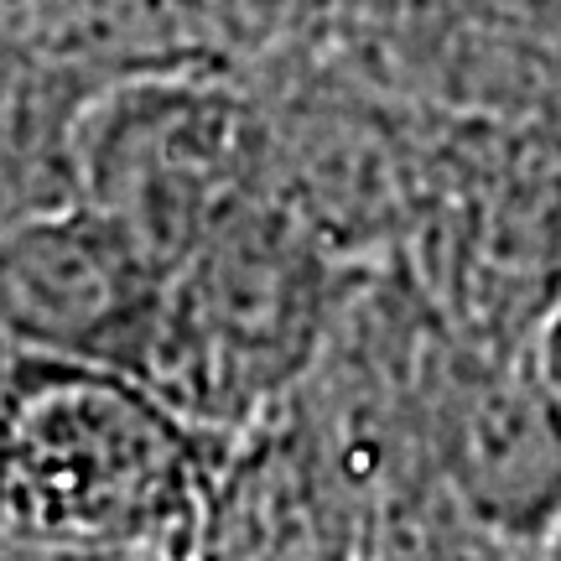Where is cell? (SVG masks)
Returning <instances> with one entry per match:
<instances>
[{"label": "cell", "instance_id": "2", "mask_svg": "<svg viewBox=\"0 0 561 561\" xmlns=\"http://www.w3.org/2000/svg\"><path fill=\"white\" fill-rule=\"evenodd\" d=\"M359 271L276 193H255L157 280L125 380L224 453L291 396Z\"/></svg>", "mask_w": 561, "mask_h": 561}, {"label": "cell", "instance_id": "6", "mask_svg": "<svg viewBox=\"0 0 561 561\" xmlns=\"http://www.w3.org/2000/svg\"><path fill=\"white\" fill-rule=\"evenodd\" d=\"M536 364H541L546 390H551V396H557V405H561V307L551 312V322H546L541 339H536Z\"/></svg>", "mask_w": 561, "mask_h": 561}, {"label": "cell", "instance_id": "7", "mask_svg": "<svg viewBox=\"0 0 561 561\" xmlns=\"http://www.w3.org/2000/svg\"><path fill=\"white\" fill-rule=\"evenodd\" d=\"M530 561H561V530H557V536H551V541H546V546H541V551H536V557H530Z\"/></svg>", "mask_w": 561, "mask_h": 561}, {"label": "cell", "instance_id": "4", "mask_svg": "<svg viewBox=\"0 0 561 561\" xmlns=\"http://www.w3.org/2000/svg\"><path fill=\"white\" fill-rule=\"evenodd\" d=\"M157 271L79 203L0 240V348L130 375Z\"/></svg>", "mask_w": 561, "mask_h": 561}, {"label": "cell", "instance_id": "1", "mask_svg": "<svg viewBox=\"0 0 561 561\" xmlns=\"http://www.w3.org/2000/svg\"><path fill=\"white\" fill-rule=\"evenodd\" d=\"M219 453L115 369L0 375V561H193Z\"/></svg>", "mask_w": 561, "mask_h": 561}, {"label": "cell", "instance_id": "3", "mask_svg": "<svg viewBox=\"0 0 561 561\" xmlns=\"http://www.w3.org/2000/svg\"><path fill=\"white\" fill-rule=\"evenodd\" d=\"M390 271L453 339L536 348L561 307V151L536 140L416 151Z\"/></svg>", "mask_w": 561, "mask_h": 561}, {"label": "cell", "instance_id": "5", "mask_svg": "<svg viewBox=\"0 0 561 561\" xmlns=\"http://www.w3.org/2000/svg\"><path fill=\"white\" fill-rule=\"evenodd\" d=\"M375 561H530L520 551L500 546L494 536H483L473 525H462L458 515H411L380 530Z\"/></svg>", "mask_w": 561, "mask_h": 561}]
</instances>
